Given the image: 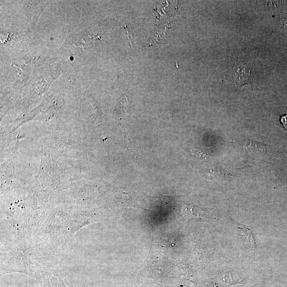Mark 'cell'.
<instances>
[{
    "instance_id": "6da1fadb",
    "label": "cell",
    "mask_w": 287,
    "mask_h": 287,
    "mask_svg": "<svg viewBox=\"0 0 287 287\" xmlns=\"http://www.w3.org/2000/svg\"><path fill=\"white\" fill-rule=\"evenodd\" d=\"M232 74L237 84L242 86L251 83V72L248 65L237 60L232 68Z\"/></svg>"
},
{
    "instance_id": "7a4b0ae2",
    "label": "cell",
    "mask_w": 287,
    "mask_h": 287,
    "mask_svg": "<svg viewBox=\"0 0 287 287\" xmlns=\"http://www.w3.org/2000/svg\"><path fill=\"white\" fill-rule=\"evenodd\" d=\"M237 233L239 239L244 245L250 249H254L255 242L251 229L244 225H239L238 226Z\"/></svg>"
},
{
    "instance_id": "3957f363",
    "label": "cell",
    "mask_w": 287,
    "mask_h": 287,
    "mask_svg": "<svg viewBox=\"0 0 287 287\" xmlns=\"http://www.w3.org/2000/svg\"><path fill=\"white\" fill-rule=\"evenodd\" d=\"M243 148L245 149L250 154L257 156H263L266 151L264 144L261 143L248 141L244 145Z\"/></svg>"
}]
</instances>
